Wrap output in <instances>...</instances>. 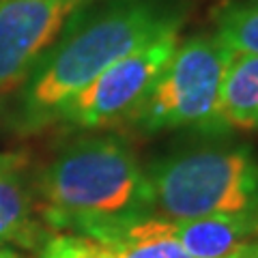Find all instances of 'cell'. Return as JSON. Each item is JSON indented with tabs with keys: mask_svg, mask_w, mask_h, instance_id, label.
<instances>
[{
	"mask_svg": "<svg viewBox=\"0 0 258 258\" xmlns=\"http://www.w3.org/2000/svg\"><path fill=\"white\" fill-rule=\"evenodd\" d=\"M147 215L129 220L120 235L106 241L112 247V258H194L172 237L153 232L147 226Z\"/></svg>",
	"mask_w": 258,
	"mask_h": 258,
	"instance_id": "cell-10",
	"label": "cell"
},
{
	"mask_svg": "<svg viewBox=\"0 0 258 258\" xmlns=\"http://www.w3.org/2000/svg\"><path fill=\"white\" fill-rule=\"evenodd\" d=\"M52 232L39 215L35 181L22 153L0 155V245L41 249Z\"/></svg>",
	"mask_w": 258,
	"mask_h": 258,
	"instance_id": "cell-7",
	"label": "cell"
},
{
	"mask_svg": "<svg viewBox=\"0 0 258 258\" xmlns=\"http://www.w3.org/2000/svg\"><path fill=\"white\" fill-rule=\"evenodd\" d=\"M217 116L222 129H258V56L232 52L226 64Z\"/></svg>",
	"mask_w": 258,
	"mask_h": 258,
	"instance_id": "cell-8",
	"label": "cell"
},
{
	"mask_svg": "<svg viewBox=\"0 0 258 258\" xmlns=\"http://www.w3.org/2000/svg\"><path fill=\"white\" fill-rule=\"evenodd\" d=\"M0 258H22V256L11 252V249H3V247H0Z\"/></svg>",
	"mask_w": 258,
	"mask_h": 258,
	"instance_id": "cell-12",
	"label": "cell"
},
{
	"mask_svg": "<svg viewBox=\"0 0 258 258\" xmlns=\"http://www.w3.org/2000/svg\"><path fill=\"white\" fill-rule=\"evenodd\" d=\"M95 0H0V99L28 82L74 15Z\"/></svg>",
	"mask_w": 258,
	"mask_h": 258,
	"instance_id": "cell-6",
	"label": "cell"
},
{
	"mask_svg": "<svg viewBox=\"0 0 258 258\" xmlns=\"http://www.w3.org/2000/svg\"><path fill=\"white\" fill-rule=\"evenodd\" d=\"M179 45V30L153 39L110 64L64 103L56 123L71 129H106L132 120Z\"/></svg>",
	"mask_w": 258,
	"mask_h": 258,
	"instance_id": "cell-5",
	"label": "cell"
},
{
	"mask_svg": "<svg viewBox=\"0 0 258 258\" xmlns=\"http://www.w3.org/2000/svg\"><path fill=\"white\" fill-rule=\"evenodd\" d=\"M213 26L228 50L258 56V0H226L213 13Z\"/></svg>",
	"mask_w": 258,
	"mask_h": 258,
	"instance_id": "cell-9",
	"label": "cell"
},
{
	"mask_svg": "<svg viewBox=\"0 0 258 258\" xmlns=\"http://www.w3.org/2000/svg\"><path fill=\"white\" fill-rule=\"evenodd\" d=\"M185 20L181 0H95L64 24L54 45L22 86L15 123L37 132L56 123L58 112L110 64Z\"/></svg>",
	"mask_w": 258,
	"mask_h": 258,
	"instance_id": "cell-1",
	"label": "cell"
},
{
	"mask_svg": "<svg viewBox=\"0 0 258 258\" xmlns=\"http://www.w3.org/2000/svg\"><path fill=\"white\" fill-rule=\"evenodd\" d=\"M151 203L166 220L237 215L258 209V157L243 144L191 149L147 170Z\"/></svg>",
	"mask_w": 258,
	"mask_h": 258,
	"instance_id": "cell-3",
	"label": "cell"
},
{
	"mask_svg": "<svg viewBox=\"0 0 258 258\" xmlns=\"http://www.w3.org/2000/svg\"><path fill=\"white\" fill-rule=\"evenodd\" d=\"M230 56L232 50L215 35H196L181 41L129 123L142 134L189 127L224 132L217 103Z\"/></svg>",
	"mask_w": 258,
	"mask_h": 258,
	"instance_id": "cell-4",
	"label": "cell"
},
{
	"mask_svg": "<svg viewBox=\"0 0 258 258\" xmlns=\"http://www.w3.org/2000/svg\"><path fill=\"white\" fill-rule=\"evenodd\" d=\"M35 189L39 215L56 232L153 211L147 170L114 136H84L64 144L37 174Z\"/></svg>",
	"mask_w": 258,
	"mask_h": 258,
	"instance_id": "cell-2",
	"label": "cell"
},
{
	"mask_svg": "<svg viewBox=\"0 0 258 258\" xmlns=\"http://www.w3.org/2000/svg\"><path fill=\"white\" fill-rule=\"evenodd\" d=\"M237 256L239 258H258V241H254V243H247Z\"/></svg>",
	"mask_w": 258,
	"mask_h": 258,
	"instance_id": "cell-11",
	"label": "cell"
},
{
	"mask_svg": "<svg viewBox=\"0 0 258 258\" xmlns=\"http://www.w3.org/2000/svg\"><path fill=\"white\" fill-rule=\"evenodd\" d=\"M237 258H239V256H237Z\"/></svg>",
	"mask_w": 258,
	"mask_h": 258,
	"instance_id": "cell-13",
	"label": "cell"
}]
</instances>
